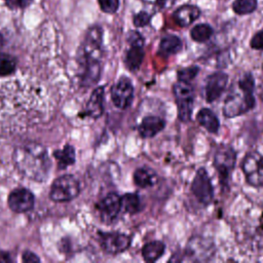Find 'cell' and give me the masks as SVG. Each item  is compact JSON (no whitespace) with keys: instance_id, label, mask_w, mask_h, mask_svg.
I'll return each mask as SVG.
<instances>
[{"instance_id":"obj_1","label":"cell","mask_w":263,"mask_h":263,"mask_svg":"<svg viewBox=\"0 0 263 263\" xmlns=\"http://www.w3.org/2000/svg\"><path fill=\"white\" fill-rule=\"evenodd\" d=\"M103 58V30L100 26H91L85 33L77 53L80 83L90 87L101 77Z\"/></svg>"},{"instance_id":"obj_2","label":"cell","mask_w":263,"mask_h":263,"mask_svg":"<svg viewBox=\"0 0 263 263\" xmlns=\"http://www.w3.org/2000/svg\"><path fill=\"white\" fill-rule=\"evenodd\" d=\"M12 160L16 170L30 180L44 182L48 178L51 161L46 149L38 143L28 142L16 147Z\"/></svg>"},{"instance_id":"obj_3","label":"cell","mask_w":263,"mask_h":263,"mask_svg":"<svg viewBox=\"0 0 263 263\" xmlns=\"http://www.w3.org/2000/svg\"><path fill=\"white\" fill-rule=\"evenodd\" d=\"M255 78L251 72L240 75L236 82H233L228 90L223 104L222 112L226 118H234L243 115L254 109Z\"/></svg>"},{"instance_id":"obj_4","label":"cell","mask_w":263,"mask_h":263,"mask_svg":"<svg viewBox=\"0 0 263 263\" xmlns=\"http://www.w3.org/2000/svg\"><path fill=\"white\" fill-rule=\"evenodd\" d=\"M173 93L178 110V118L182 122L191 120L194 105V88L191 83L177 81L173 85Z\"/></svg>"},{"instance_id":"obj_5","label":"cell","mask_w":263,"mask_h":263,"mask_svg":"<svg viewBox=\"0 0 263 263\" xmlns=\"http://www.w3.org/2000/svg\"><path fill=\"white\" fill-rule=\"evenodd\" d=\"M236 152L231 146H220L214 155L213 165L218 174L220 184L223 188L228 186L232 171L235 167Z\"/></svg>"},{"instance_id":"obj_6","label":"cell","mask_w":263,"mask_h":263,"mask_svg":"<svg viewBox=\"0 0 263 263\" xmlns=\"http://www.w3.org/2000/svg\"><path fill=\"white\" fill-rule=\"evenodd\" d=\"M79 192L80 186L77 179L72 175H63L51 184L49 197L55 202H65L77 197Z\"/></svg>"},{"instance_id":"obj_7","label":"cell","mask_w":263,"mask_h":263,"mask_svg":"<svg viewBox=\"0 0 263 263\" xmlns=\"http://www.w3.org/2000/svg\"><path fill=\"white\" fill-rule=\"evenodd\" d=\"M241 171L249 185L255 188L263 187V155L250 151L241 161Z\"/></svg>"},{"instance_id":"obj_8","label":"cell","mask_w":263,"mask_h":263,"mask_svg":"<svg viewBox=\"0 0 263 263\" xmlns=\"http://www.w3.org/2000/svg\"><path fill=\"white\" fill-rule=\"evenodd\" d=\"M128 49L124 54V65L130 72H137L144 61L145 39L138 31H129L127 35Z\"/></svg>"},{"instance_id":"obj_9","label":"cell","mask_w":263,"mask_h":263,"mask_svg":"<svg viewBox=\"0 0 263 263\" xmlns=\"http://www.w3.org/2000/svg\"><path fill=\"white\" fill-rule=\"evenodd\" d=\"M191 193L203 206H208L214 199V187L204 167H199L190 186Z\"/></svg>"},{"instance_id":"obj_10","label":"cell","mask_w":263,"mask_h":263,"mask_svg":"<svg viewBox=\"0 0 263 263\" xmlns=\"http://www.w3.org/2000/svg\"><path fill=\"white\" fill-rule=\"evenodd\" d=\"M214 253L215 246L211 240L199 236L191 237L184 250L185 257L182 258V261H209Z\"/></svg>"},{"instance_id":"obj_11","label":"cell","mask_w":263,"mask_h":263,"mask_svg":"<svg viewBox=\"0 0 263 263\" xmlns=\"http://www.w3.org/2000/svg\"><path fill=\"white\" fill-rule=\"evenodd\" d=\"M101 249L108 255H118L125 252L132 245V236L118 232H99Z\"/></svg>"},{"instance_id":"obj_12","label":"cell","mask_w":263,"mask_h":263,"mask_svg":"<svg viewBox=\"0 0 263 263\" xmlns=\"http://www.w3.org/2000/svg\"><path fill=\"white\" fill-rule=\"evenodd\" d=\"M135 88L129 78L120 77L111 88V100L118 109H127L134 100Z\"/></svg>"},{"instance_id":"obj_13","label":"cell","mask_w":263,"mask_h":263,"mask_svg":"<svg viewBox=\"0 0 263 263\" xmlns=\"http://www.w3.org/2000/svg\"><path fill=\"white\" fill-rule=\"evenodd\" d=\"M100 219L105 224L114 223L121 211V196L116 192H110L97 203Z\"/></svg>"},{"instance_id":"obj_14","label":"cell","mask_w":263,"mask_h":263,"mask_svg":"<svg viewBox=\"0 0 263 263\" xmlns=\"http://www.w3.org/2000/svg\"><path fill=\"white\" fill-rule=\"evenodd\" d=\"M228 83V75L222 71L214 72L205 79L204 97L208 103L217 101L225 91Z\"/></svg>"},{"instance_id":"obj_15","label":"cell","mask_w":263,"mask_h":263,"mask_svg":"<svg viewBox=\"0 0 263 263\" xmlns=\"http://www.w3.org/2000/svg\"><path fill=\"white\" fill-rule=\"evenodd\" d=\"M34 195L26 188H18L10 192L7 203L9 209L14 213H25L33 209Z\"/></svg>"},{"instance_id":"obj_16","label":"cell","mask_w":263,"mask_h":263,"mask_svg":"<svg viewBox=\"0 0 263 263\" xmlns=\"http://www.w3.org/2000/svg\"><path fill=\"white\" fill-rule=\"evenodd\" d=\"M165 125L166 122L162 117L156 115H147L138 125V132L141 138L151 139L162 132Z\"/></svg>"},{"instance_id":"obj_17","label":"cell","mask_w":263,"mask_h":263,"mask_svg":"<svg viewBox=\"0 0 263 263\" xmlns=\"http://www.w3.org/2000/svg\"><path fill=\"white\" fill-rule=\"evenodd\" d=\"M200 14L201 11L197 6L192 4H184L174 11L173 18L179 27L185 28L196 21Z\"/></svg>"},{"instance_id":"obj_18","label":"cell","mask_w":263,"mask_h":263,"mask_svg":"<svg viewBox=\"0 0 263 263\" xmlns=\"http://www.w3.org/2000/svg\"><path fill=\"white\" fill-rule=\"evenodd\" d=\"M104 86H99L93 89L85 106V114L87 116L93 119L102 116L104 112Z\"/></svg>"},{"instance_id":"obj_19","label":"cell","mask_w":263,"mask_h":263,"mask_svg":"<svg viewBox=\"0 0 263 263\" xmlns=\"http://www.w3.org/2000/svg\"><path fill=\"white\" fill-rule=\"evenodd\" d=\"M134 183L137 187L142 189H147L153 187L158 182V176L156 172L148 166H142L135 171Z\"/></svg>"},{"instance_id":"obj_20","label":"cell","mask_w":263,"mask_h":263,"mask_svg":"<svg viewBox=\"0 0 263 263\" xmlns=\"http://www.w3.org/2000/svg\"><path fill=\"white\" fill-rule=\"evenodd\" d=\"M196 120L210 134H218L220 129V121L217 115L209 108H201L196 114Z\"/></svg>"},{"instance_id":"obj_21","label":"cell","mask_w":263,"mask_h":263,"mask_svg":"<svg viewBox=\"0 0 263 263\" xmlns=\"http://www.w3.org/2000/svg\"><path fill=\"white\" fill-rule=\"evenodd\" d=\"M183 48L182 40L176 35L164 36L158 45V54L163 58H168L171 55L177 54Z\"/></svg>"},{"instance_id":"obj_22","label":"cell","mask_w":263,"mask_h":263,"mask_svg":"<svg viewBox=\"0 0 263 263\" xmlns=\"http://www.w3.org/2000/svg\"><path fill=\"white\" fill-rule=\"evenodd\" d=\"M165 251V245L161 240H151L146 242L142 250L141 254L143 259L146 262H155L157 261L162 255L164 254Z\"/></svg>"},{"instance_id":"obj_23","label":"cell","mask_w":263,"mask_h":263,"mask_svg":"<svg viewBox=\"0 0 263 263\" xmlns=\"http://www.w3.org/2000/svg\"><path fill=\"white\" fill-rule=\"evenodd\" d=\"M121 209L129 214L135 215L142 211L143 204L138 193H125L121 196Z\"/></svg>"},{"instance_id":"obj_24","label":"cell","mask_w":263,"mask_h":263,"mask_svg":"<svg viewBox=\"0 0 263 263\" xmlns=\"http://www.w3.org/2000/svg\"><path fill=\"white\" fill-rule=\"evenodd\" d=\"M53 155L58 160L60 170L66 168L75 162V150L71 145H66L64 149L54 151Z\"/></svg>"},{"instance_id":"obj_25","label":"cell","mask_w":263,"mask_h":263,"mask_svg":"<svg viewBox=\"0 0 263 263\" xmlns=\"http://www.w3.org/2000/svg\"><path fill=\"white\" fill-rule=\"evenodd\" d=\"M214 34L213 28L209 24H197L190 31V37L198 43L206 42Z\"/></svg>"},{"instance_id":"obj_26","label":"cell","mask_w":263,"mask_h":263,"mask_svg":"<svg viewBox=\"0 0 263 263\" xmlns=\"http://www.w3.org/2000/svg\"><path fill=\"white\" fill-rule=\"evenodd\" d=\"M257 8V0H234L232 9L236 14L245 15L254 12Z\"/></svg>"},{"instance_id":"obj_27","label":"cell","mask_w":263,"mask_h":263,"mask_svg":"<svg viewBox=\"0 0 263 263\" xmlns=\"http://www.w3.org/2000/svg\"><path fill=\"white\" fill-rule=\"evenodd\" d=\"M16 69V60L7 53H0V76L12 74Z\"/></svg>"},{"instance_id":"obj_28","label":"cell","mask_w":263,"mask_h":263,"mask_svg":"<svg viewBox=\"0 0 263 263\" xmlns=\"http://www.w3.org/2000/svg\"><path fill=\"white\" fill-rule=\"evenodd\" d=\"M199 67L197 66H189L186 68H183L177 72V78L179 81L188 82L191 83V81L197 76L199 73Z\"/></svg>"},{"instance_id":"obj_29","label":"cell","mask_w":263,"mask_h":263,"mask_svg":"<svg viewBox=\"0 0 263 263\" xmlns=\"http://www.w3.org/2000/svg\"><path fill=\"white\" fill-rule=\"evenodd\" d=\"M151 17H152V15L150 13H148L145 10H141L137 14L134 15L133 24L136 28H143V27L149 25Z\"/></svg>"},{"instance_id":"obj_30","label":"cell","mask_w":263,"mask_h":263,"mask_svg":"<svg viewBox=\"0 0 263 263\" xmlns=\"http://www.w3.org/2000/svg\"><path fill=\"white\" fill-rule=\"evenodd\" d=\"M100 8L105 13H115L119 7V0H98Z\"/></svg>"},{"instance_id":"obj_31","label":"cell","mask_w":263,"mask_h":263,"mask_svg":"<svg viewBox=\"0 0 263 263\" xmlns=\"http://www.w3.org/2000/svg\"><path fill=\"white\" fill-rule=\"evenodd\" d=\"M251 48L255 50H263V30L255 33L250 41Z\"/></svg>"},{"instance_id":"obj_32","label":"cell","mask_w":263,"mask_h":263,"mask_svg":"<svg viewBox=\"0 0 263 263\" xmlns=\"http://www.w3.org/2000/svg\"><path fill=\"white\" fill-rule=\"evenodd\" d=\"M6 5L11 9H20L28 7L33 0H4Z\"/></svg>"},{"instance_id":"obj_33","label":"cell","mask_w":263,"mask_h":263,"mask_svg":"<svg viewBox=\"0 0 263 263\" xmlns=\"http://www.w3.org/2000/svg\"><path fill=\"white\" fill-rule=\"evenodd\" d=\"M23 261H25V262H39L40 259L34 253H32L30 251H26L23 254Z\"/></svg>"},{"instance_id":"obj_34","label":"cell","mask_w":263,"mask_h":263,"mask_svg":"<svg viewBox=\"0 0 263 263\" xmlns=\"http://www.w3.org/2000/svg\"><path fill=\"white\" fill-rule=\"evenodd\" d=\"M8 261H11L9 254L0 253V262H8Z\"/></svg>"},{"instance_id":"obj_35","label":"cell","mask_w":263,"mask_h":263,"mask_svg":"<svg viewBox=\"0 0 263 263\" xmlns=\"http://www.w3.org/2000/svg\"><path fill=\"white\" fill-rule=\"evenodd\" d=\"M3 43H4V39H3V36H2V34L0 33V49L2 48V46H3Z\"/></svg>"},{"instance_id":"obj_36","label":"cell","mask_w":263,"mask_h":263,"mask_svg":"<svg viewBox=\"0 0 263 263\" xmlns=\"http://www.w3.org/2000/svg\"><path fill=\"white\" fill-rule=\"evenodd\" d=\"M145 1H151V0H145Z\"/></svg>"}]
</instances>
